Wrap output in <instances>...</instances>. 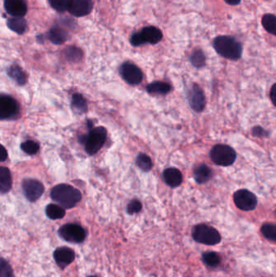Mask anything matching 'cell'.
Instances as JSON below:
<instances>
[{"mask_svg":"<svg viewBox=\"0 0 276 277\" xmlns=\"http://www.w3.org/2000/svg\"><path fill=\"white\" fill-rule=\"evenodd\" d=\"M92 8V0H69L67 10L74 16L82 17L90 14Z\"/></svg>","mask_w":276,"mask_h":277,"instance_id":"obj_11","label":"cell"},{"mask_svg":"<svg viewBox=\"0 0 276 277\" xmlns=\"http://www.w3.org/2000/svg\"><path fill=\"white\" fill-rule=\"evenodd\" d=\"M96 277V276H90V277Z\"/></svg>","mask_w":276,"mask_h":277,"instance_id":"obj_39","label":"cell"},{"mask_svg":"<svg viewBox=\"0 0 276 277\" xmlns=\"http://www.w3.org/2000/svg\"><path fill=\"white\" fill-rule=\"evenodd\" d=\"M65 57L70 62H79L83 57V52L79 48L71 46L65 50Z\"/></svg>","mask_w":276,"mask_h":277,"instance_id":"obj_27","label":"cell"},{"mask_svg":"<svg viewBox=\"0 0 276 277\" xmlns=\"http://www.w3.org/2000/svg\"><path fill=\"white\" fill-rule=\"evenodd\" d=\"M120 74L123 80L131 85H136L143 80V72L136 65L132 62H126L120 67Z\"/></svg>","mask_w":276,"mask_h":277,"instance_id":"obj_10","label":"cell"},{"mask_svg":"<svg viewBox=\"0 0 276 277\" xmlns=\"http://www.w3.org/2000/svg\"><path fill=\"white\" fill-rule=\"evenodd\" d=\"M52 8L58 12H63L68 9L69 0H48Z\"/></svg>","mask_w":276,"mask_h":277,"instance_id":"obj_32","label":"cell"},{"mask_svg":"<svg viewBox=\"0 0 276 277\" xmlns=\"http://www.w3.org/2000/svg\"><path fill=\"white\" fill-rule=\"evenodd\" d=\"M48 36L49 41L55 45H62L67 40V33L66 31L58 26L53 27L49 30Z\"/></svg>","mask_w":276,"mask_h":277,"instance_id":"obj_20","label":"cell"},{"mask_svg":"<svg viewBox=\"0 0 276 277\" xmlns=\"http://www.w3.org/2000/svg\"><path fill=\"white\" fill-rule=\"evenodd\" d=\"M58 235L62 240L67 243L79 244L85 240L86 230L78 224L69 223L62 226L58 231Z\"/></svg>","mask_w":276,"mask_h":277,"instance_id":"obj_6","label":"cell"},{"mask_svg":"<svg viewBox=\"0 0 276 277\" xmlns=\"http://www.w3.org/2000/svg\"><path fill=\"white\" fill-rule=\"evenodd\" d=\"M262 24L268 32L276 36V16L272 14H266L262 19Z\"/></svg>","mask_w":276,"mask_h":277,"instance_id":"obj_25","label":"cell"},{"mask_svg":"<svg viewBox=\"0 0 276 277\" xmlns=\"http://www.w3.org/2000/svg\"><path fill=\"white\" fill-rule=\"evenodd\" d=\"M75 252L69 247H58L54 252L55 263L61 269H64L69 265H71L75 260Z\"/></svg>","mask_w":276,"mask_h":277,"instance_id":"obj_12","label":"cell"},{"mask_svg":"<svg viewBox=\"0 0 276 277\" xmlns=\"http://www.w3.org/2000/svg\"><path fill=\"white\" fill-rule=\"evenodd\" d=\"M136 166L144 172H148L152 168V161L148 155L140 153L136 158Z\"/></svg>","mask_w":276,"mask_h":277,"instance_id":"obj_26","label":"cell"},{"mask_svg":"<svg viewBox=\"0 0 276 277\" xmlns=\"http://www.w3.org/2000/svg\"><path fill=\"white\" fill-rule=\"evenodd\" d=\"M1 151L2 152H1V156H0V161L2 162V161H6L7 158V152L3 145H1Z\"/></svg>","mask_w":276,"mask_h":277,"instance_id":"obj_37","label":"cell"},{"mask_svg":"<svg viewBox=\"0 0 276 277\" xmlns=\"http://www.w3.org/2000/svg\"><path fill=\"white\" fill-rule=\"evenodd\" d=\"M142 204L139 200H133L131 202L129 203L126 208L127 213L130 215H133L135 213H138L142 210Z\"/></svg>","mask_w":276,"mask_h":277,"instance_id":"obj_34","label":"cell"},{"mask_svg":"<svg viewBox=\"0 0 276 277\" xmlns=\"http://www.w3.org/2000/svg\"><path fill=\"white\" fill-rule=\"evenodd\" d=\"M163 179L169 187H178L182 184V174L176 168H168L163 173Z\"/></svg>","mask_w":276,"mask_h":277,"instance_id":"obj_16","label":"cell"},{"mask_svg":"<svg viewBox=\"0 0 276 277\" xmlns=\"http://www.w3.org/2000/svg\"><path fill=\"white\" fill-rule=\"evenodd\" d=\"M270 97L272 103L276 106V84H275L271 88Z\"/></svg>","mask_w":276,"mask_h":277,"instance_id":"obj_36","label":"cell"},{"mask_svg":"<svg viewBox=\"0 0 276 277\" xmlns=\"http://www.w3.org/2000/svg\"><path fill=\"white\" fill-rule=\"evenodd\" d=\"M12 186L11 174L6 167L0 168V191L1 193L6 194L11 190Z\"/></svg>","mask_w":276,"mask_h":277,"instance_id":"obj_18","label":"cell"},{"mask_svg":"<svg viewBox=\"0 0 276 277\" xmlns=\"http://www.w3.org/2000/svg\"><path fill=\"white\" fill-rule=\"evenodd\" d=\"M189 104L193 110L196 112H201L205 107V97L201 88L195 84L191 87L188 93Z\"/></svg>","mask_w":276,"mask_h":277,"instance_id":"obj_13","label":"cell"},{"mask_svg":"<svg viewBox=\"0 0 276 277\" xmlns=\"http://www.w3.org/2000/svg\"><path fill=\"white\" fill-rule=\"evenodd\" d=\"M71 107L75 113L79 114H84L88 110V105H87L86 100L79 93L73 94L72 100H71Z\"/></svg>","mask_w":276,"mask_h":277,"instance_id":"obj_22","label":"cell"},{"mask_svg":"<svg viewBox=\"0 0 276 277\" xmlns=\"http://www.w3.org/2000/svg\"><path fill=\"white\" fill-rule=\"evenodd\" d=\"M139 35L141 37L143 44L150 43L155 45L160 42L163 37L162 32L154 26L145 27L139 32Z\"/></svg>","mask_w":276,"mask_h":277,"instance_id":"obj_15","label":"cell"},{"mask_svg":"<svg viewBox=\"0 0 276 277\" xmlns=\"http://www.w3.org/2000/svg\"><path fill=\"white\" fill-rule=\"evenodd\" d=\"M19 113V104L16 100L8 95H2L0 97V118L11 120L16 118Z\"/></svg>","mask_w":276,"mask_h":277,"instance_id":"obj_7","label":"cell"},{"mask_svg":"<svg viewBox=\"0 0 276 277\" xmlns=\"http://www.w3.org/2000/svg\"><path fill=\"white\" fill-rule=\"evenodd\" d=\"M203 261L208 266L216 267L220 265L221 258L218 254L213 252H208L203 254Z\"/></svg>","mask_w":276,"mask_h":277,"instance_id":"obj_28","label":"cell"},{"mask_svg":"<svg viewBox=\"0 0 276 277\" xmlns=\"http://www.w3.org/2000/svg\"><path fill=\"white\" fill-rule=\"evenodd\" d=\"M7 75L9 77L15 80L19 85H24L27 82V75L25 72L22 70L21 67L17 65H11V67L7 69Z\"/></svg>","mask_w":276,"mask_h":277,"instance_id":"obj_21","label":"cell"},{"mask_svg":"<svg viewBox=\"0 0 276 277\" xmlns=\"http://www.w3.org/2000/svg\"><path fill=\"white\" fill-rule=\"evenodd\" d=\"M191 63L197 68L204 67L205 64V55L202 50H195L191 55Z\"/></svg>","mask_w":276,"mask_h":277,"instance_id":"obj_31","label":"cell"},{"mask_svg":"<svg viewBox=\"0 0 276 277\" xmlns=\"http://www.w3.org/2000/svg\"><path fill=\"white\" fill-rule=\"evenodd\" d=\"M146 89L150 94L166 95L171 91V85L166 82L156 81L148 84Z\"/></svg>","mask_w":276,"mask_h":277,"instance_id":"obj_19","label":"cell"},{"mask_svg":"<svg viewBox=\"0 0 276 277\" xmlns=\"http://www.w3.org/2000/svg\"><path fill=\"white\" fill-rule=\"evenodd\" d=\"M234 200L236 206L242 211H252L257 207V197L248 190L241 189L236 191Z\"/></svg>","mask_w":276,"mask_h":277,"instance_id":"obj_8","label":"cell"},{"mask_svg":"<svg viewBox=\"0 0 276 277\" xmlns=\"http://www.w3.org/2000/svg\"><path fill=\"white\" fill-rule=\"evenodd\" d=\"M253 134H254L255 136H259V137L265 136L268 135L267 131H264V128H262V127H255V128L253 129Z\"/></svg>","mask_w":276,"mask_h":277,"instance_id":"obj_35","label":"cell"},{"mask_svg":"<svg viewBox=\"0 0 276 277\" xmlns=\"http://www.w3.org/2000/svg\"><path fill=\"white\" fill-rule=\"evenodd\" d=\"M212 172L210 168L205 164H202L195 168L194 171V178L199 184L207 183L212 178Z\"/></svg>","mask_w":276,"mask_h":277,"instance_id":"obj_17","label":"cell"},{"mask_svg":"<svg viewBox=\"0 0 276 277\" xmlns=\"http://www.w3.org/2000/svg\"><path fill=\"white\" fill-rule=\"evenodd\" d=\"M22 190L26 199L30 202H35L44 193L45 188L42 183L32 179H25L22 182Z\"/></svg>","mask_w":276,"mask_h":277,"instance_id":"obj_9","label":"cell"},{"mask_svg":"<svg viewBox=\"0 0 276 277\" xmlns=\"http://www.w3.org/2000/svg\"><path fill=\"white\" fill-rule=\"evenodd\" d=\"M212 161L217 166H229L237 159V153L232 147L226 144H216L210 152Z\"/></svg>","mask_w":276,"mask_h":277,"instance_id":"obj_5","label":"cell"},{"mask_svg":"<svg viewBox=\"0 0 276 277\" xmlns=\"http://www.w3.org/2000/svg\"><path fill=\"white\" fill-rule=\"evenodd\" d=\"M50 198L63 209H72L81 200L82 195L79 190L70 185L58 184L52 188Z\"/></svg>","mask_w":276,"mask_h":277,"instance_id":"obj_1","label":"cell"},{"mask_svg":"<svg viewBox=\"0 0 276 277\" xmlns=\"http://www.w3.org/2000/svg\"><path fill=\"white\" fill-rule=\"evenodd\" d=\"M45 214L49 219L58 220L64 217L66 212L65 209L58 204H50L45 209Z\"/></svg>","mask_w":276,"mask_h":277,"instance_id":"obj_24","label":"cell"},{"mask_svg":"<svg viewBox=\"0 0 276 277\" xmlns=\"http://www.w3.org/2000/svg\"><path fill=\"white\" fill-rule=\"evenodd\" d=\"M216 51L224 58L230 60H238L242 57V46L234 37L220 36L213 42Z\"/></svg>","mask_w":276,"mask_h":277,"instance_id":"obj_2","label":"cell"},{"mask_svg":"<svg viewBox=\"0 0 276 277\" xmlns=\"http://www.w3.org/2000/svg\"><path fill=\"white\" fill-rule=\"evenodd\" d=\"M0 266H1V277H14L12 269L8 262L2 258L0 260Z\"/></svg>","mask_w":276,"mask_h":277,"instance_id":"obj_33","label":"cell"},{"mask_svg":"<svg viewBox=\"0 0 276 277\" xmlns=\"http://www.w3.org/2000/svg\"><path fill=\"white\" fill-rule=\"evenodd\" d=\"M4 8L13 17H23L28 11L24 0H4Z\"/></svg>","mask_w":276,"mask_h":277,"instance_id":"obj_14","label":"cell"},{"mask_svg":"<svg viewBox=\"0 0 276 277\" xmlns=\"http://www.w3.org/2000/svg\"><path fill=\"white\" fill-rule=\"evenodd\" d=\"M262 234L266 239L276 241V226L273 224H265L262 226Z\"/></svg>","mask_w":276,"mask_h":277,"instance_id":"obj_29","label":"cell"},{"mask_svg":"<svg viewBox=\"0 0 276 277\" xmlns=\"http://www.w3.org/2000/svg\"><path fill=\"white\" fill-rule=\"evenodd\" d=\"M225 1L228 4L233 5V6L239 4L241 2V0H225Z\"/></svg>","mask_w":276,"mask_h":277,"instance_id":"obj_38","label":"cell"},{"mask_svg":"<svg viewBox=\"0 0 276 277\" xmlns=\"http://www.w3.org/2000/svg\"><path fill=\"white\" fill-rule=\"evenodd\" d=\"M106 138L107 131L105 127H97L91 129L88 135L80 138L79 140L84 144L86 153L92 156L97 153L102 148Z\"/></svg>","mask_w":276,"mask_h":277,"instance_id":"obj_3","label":"cell"},{"mask_svg":"<svg viewBox=\"0 0 276 277\" xmlns=\"http://www.w3.org/2000/svg\"><path fill=\"white\" fill-rule=\"evenodd\" d=\"M22 150L24 151V153L28 155H35L38 153L39 144L32 140H28L21 144L20 145Z\"/></svg>","mask_w":276,"mask_h":277,"instance_id":"obj_30","label":"cell"},{"mask_svg":"<svg viewBox=\"0 0 276 277\" xmlns=\"http://www.w3.org/2000/svg\"><path fill=\"white\" fill-rule=\"evenodd\" d=\"M7 26L13 32L23 34L27 28V22L23 17H13L7 20Z\"/></svg>","mask_w":276,"mask_h":277,"instance_id":"obj_23","label":"cell"},{"mask_svg":"<svg viewBox=\"0 0 276 277\" xmlns=\"http://www.w3.org/2000/svg\"><path fill=\"white\" fill-rule=\"evenodd\" d=\"M192 237L195 242L208 246L216 245L221 240V234L216 229L204 224L194 227Z\"/></svg>","mask_w":276,"mask_h":277,"instance_id":"obj_4","label":"cell"}]
</instances>
